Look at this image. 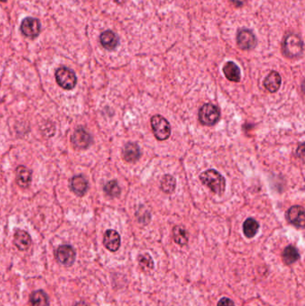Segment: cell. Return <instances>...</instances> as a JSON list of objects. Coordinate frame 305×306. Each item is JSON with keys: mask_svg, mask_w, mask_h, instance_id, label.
<instances>
[{"mask_svg": "<svg viewBox=\"0 0 305 306\" xmlns=\"http://www.w3.org/2000/svg\"><path fill=\"white\" fill-rule=\"evenodd\" d=\"M104 191L110 197H117L121 194V189L117 182L109 181L104 186Z\"/></svg>", "mask_w": 305, "mask_h": 306, "instance_id": "obj_24", "label": "cell"}, {"mask_svg": "<svg viewBox=\"0 0 305 306\" xmlns=\"http://www.w3.org/2000/svg\"><path fill=\"white\" fill-rule=\"evenodd\" d=\"M14 243L20 251H26L32 244L30 235L23 230H16L14 233Z\"/></svg>", "mask_w": 305, "mask_h": 306, "instance_id": "obj_14", "label": "cell"}, {"mask_svg": "<svg viewBox=\"0 0 305 306\" xmlns=\"http://www.w3.org/2000/svg\"><path fill=\"white\" fill-rule=\"evenodd\" d=\"M123 157L127 162H136L141 158V150L138 145L134 143L125 144L123 150Z\"/></svg>", "mask_w": 305, "mask_h": 306, "instance_id": "obj_13", "label": "cell"}, {"mask_svg": "<svg viewBox=\"0 0 305 306\" xmlns=\"http://www.w3.org/2000/svg\"><path fill=\"white\" fill-rule=\"evenodd\" d=\"M259 223L254 218H247L244 223V233L245 237L253 238L259 230Z\"/></svg>", "mask_w": 305, "mask_h": 306, "instance_id": "obj_21", "label": "cell"}, {"mask_svg": "<svg viewBox=\"0 0 305 306\" xmlns=\"http://www.w3.org/2000/svg\"><path fill=\"white\" fill-rule=\"evenodd\" d=\"M231 1L236 6H242L246 2V0H231Z\"/></svg>", "mask_w": 305, "mask_h": 306, "instance_id": "obj_27", "label": "cell"}, {"mask_svg": "<svg viewBox=\"0 0 305 306\" xmlns=\"http://www.w3.org/2000/svg\"><path fill=\"white\" fill-rule=\"evenodd\" d=\"M174 240L180 246H185L188 243V235L185 228L181 226H176L173 230Z\"/></svg>", "mask_w": 305, "mask_h": 306, "instance_id": "obj_22", "label": "cell"}, {"mask_svg": "<svg viewBox=\"0 0 305 306\" xmlns=\"http://www.w3.org/2000/svg\"><path fill=\"white\" fill-rule=\"evenodd\" d=\"M0 1H2V2H5L6 0H0Z\"/></svg>", "mask_w": 305, "mask_h": 306, "instance_id": "obj_30", "label": "cell"}, {"mask_svg": "<svg viewBox=\"0 0 305 306\" xmlns=\"http://www.w3.org/2000/svg\"><path fill=\"white\" fill-rule=\"evenodd\" d=\"M100 40H101L102 47L107 51L115 50L119 43V38L117 37L116 33L109 30L103 32Z\"/></svg>", "mask_w": 305, "mask_h": 306, "instance_id": "obj_12", "label": "cell"}, {"mask_svg": "<svg viewBox=\"0 0 305 306\" xmlns=\"http://www.w3.org/2000/svg\"><path fill=\"white\" fill-rule=\"evenodd\" d=\"M217 306H235V304H234V302L232 301L231 299L224 297V298H222L221 300H219Z\"/></svg>", "mask_w": 305, "mask_h": 306, "instance_id": "obj_26", "label": "cell"}, {"mask_svg": "<svg viewBox=\"0 0 305 306\" xmlns=\"http://www.w3.org/2000/svg\"><path fill=\"white\" fill-rule=\"evenodd\" d=\"M139 263L142 268L145 269H152L153 261L152 257L149 255H143L139 256Z\"/></svg>", "mask_w": 305, "mask_h": 306, "instance_id": "obj_25", "label": "cell"}, {"mask_svg": "<svg viewBox=\"0 0 305 306\" xmlns=\"http://www.w3.org/2000/svg\"><path fill=\"white\" fill-rule=\"evenodd\" d=\"M219 118H220V111L217 106L210 103H207L201 107L199 111V120L203 125L208 126L216 125Z\"/></svg>", "mask_w": 305, "mask_h": 306, "instance_id": "obj_3", "label": "cell"}, {"mask_svg": "<svg viewBox=\"0 0 305 306\" xmlns=\"http://www.w3.org/2000/svg\"><path fill=\"white\" fill-rule=\"evenodd\" d=\"M201 181L204 186L208 187L213 193L222 195L226 189V179L220 173L214 169H208L200 176Z\"/></svg>", "mask_w": 305, "mask_h": 306, "instance_id": "obj_1", "label": "cell"}, {"mask_svg": "<svg viewBox=\"0 0 305 306\" xmlns=\"http://www.w3.org/2000/svg\"><path fill=\"white\" fill-rule=\"evenodd\" d=\"M281 76L276 71H272L264 80V86L269 93H276L281 85Z\"/></svg>", "mask_w": 305, "mask_h": 306, "instance_id": "obj_15", "label": "cell"}, {"mask_svg": "<svg viewBox=\"0 0 305 306\" xmlns=\"http://www.w3.org/2000/svg\"><path fill=\"white\" fill-rule=\"evenodd\" d=\"M87 306V305H86V304H85V303H84V302H78V303H77V304H76V305H75V306Z\"/></svg>", "mask_w": 305, "mask_h": 306, "instance_id": "obj_28", "label": "cell"}, {"mask_svg": "<svg viewBox=\"0 0 305 306\" xmlns=\"http://www.w3.org/2000/svg\"><path fill=\"white\" fill-rule=\"evenodd\" d=\"M237 45L243 51H249L253 50L256 46L257 40L255 37L254 34L247 29H243L239 31V33L237 34Z\"/></svg>", "mask_w": 305, "mask_h": 306, "instance_id": "obj_7", "label": "cell"}, {"mask_svg": "<svg viewBox=\"0 0 305 306\" xmlns=\"http://www.w3.org/2000/svg\"><path fill=\"white\" fill-rule=\"evenodd\" d=\"M71 186H72V190L74 191L75 195L83 196L87 192L88 182L84 176L79 175V176L73 177L72 182H71Z\"/></svg>", "mask_w": 305, "mask_h": 306, "instance_id": "obj_18", "label": "cell"}, {"mask_svg": "<svg viewBox=\"0 0 305 306\" xmlns=\"http://www.w3.org/2000/svg\"><path fill=\"white\" fill-rule=\"evenodd\" d=\"M55 80L58 85L65 90L74 89L77 83V78L74 71L67 67H60L56 70Z\"/></svg>", "mask_w": 305, "mask_h": 306, "instance_id": "obj_5", "label": "cell"}, {"mask_svg": "<svg viewBox=\"0 0 305 306\" xmlns=\"http://www.w3.org/2000/svg\"><path fill=\"white\" fill-rule=\"evenodd\" d=\"M72 143L75 148L87 149L93 143V139L87 131L80 128L78 130L75 131L72 136Z\"/></svg>", "mask_w": 305, "mask_h": 306, "instance_id": "obj_9", "label": "cell"}, {"mask_svg": "<svg viewBox=\"0 0 305 306\" xmlns=\"http://www.w3.org/2000/svg\"><path fill=\"white\" fill-rule=\"evenodd\" d=\"M42 25L40 21L33 17H27L23 19L21 23V32L24 36L28 38L37 37L41 33Z\"/></svg>", "mask_w": 305, "mask_h": 306, "instance_id": "obj_8", "label": "cell"}, {"mask_svg": "<svg viewBox=\"0 0 305 306\" xmlns=\"http://www.w3.org/2000/svg\"><path fill=\"white\" fill-rule=\"evenodd\" d=\"M299 258H300L299 252L295 246H288L285 248V250L283 251V261L286 264H292L296 262V260H299Z\"/></svg>", "mask_w": 305, "mask_h": 306, "instance_id": "obj_20", "label": "cell"}, {"mask_svg": "<svg viewBox=\"0 0 305 306\" xmlns=\"http://www.w3.org/2000/svg\"><path fill=\"white\" fill-rule=\"evenodd\" d=\"M103 244L107 250L116 252L120 247L121 239L119 234L115 230H106L104 235Z\"/></svg>", "mask_w": 305, "mask_h": 306, "instance_id": "obj_11", "label": "cell"}, {"mask_svg": "<svg viewBox=\"0 0 305 306\" xmlns=\"http://www.w3.org/2000/svg\"><path fill=\"white\" fill-rule=\"evenodd\" d=\"M30 304L32 306H50V300L46 293L37 290L30 295Z\"/></svg>", "mask_w": 305, "mask_h": 306, "instance_id": "obj_19", "label": "cell"}, {"mask_svg": "<svg viewBox=\"0 0 305 306\" xmlns=\"http://www.w3.org/2000/svg\"><path fill=\"white\" fill-rule=\"evenodd\" d=\"M152 126L154 135L158 141H165L169 138L171 134V127L165 117L159 115L152 116Z\"/></svg>", "mask_w": 305, "mask_h": 306, "instance_id": "obj_4", "label": "cell"}, {"mask_svg": "<svg viewBox=\"0 0 305 306\" xmlns=\"http://www.w3.org/2000/svg\"><path fill=\"white\" fill-rule=\"evenodd\" d=\"M287 220L294 226L304 227L305 226V209L301 206H293L288 209L287 214Z\"/></svg>", "mask_w": 305, "mask_h": 306, "instance_id": "obj_10", "label": "cell"}, {"mask_svg": "<svg viewBox=\"0 0 305 306\" xmlns=\"http://www.w3.org/2000/svg\"><path fill=\"white\" fill-rule=\"evenodd\" d=\"M283 54L289 58H296L303 55L304 42L297 34H289L284 39Z\"/></svg>", "mask_w": 305, "mask_h": 306, "instance_id": "obj_2", "label": "cell"}, {"mask_svg": "<svg viewBox=\"0 0 305 306\" xmlns=\"http://www.w3.org/2000/svg\"><path fill=\"white\" fill-rule=\"evenodd\" d=\"M223 72L225 76L227 79L231 82L238 83L241 80V71L240 68L238 67V65H236V63L229 61L227 62L226 65L223 67Z\"/></svg>", "mask_w": 305, "mask_h": 306, "instance_id": "obj_16", "label": "cell"}, {"mask_svg": "<svg viewBox=\"0 0 305 306\" xmlns=\"http://www.w3.org/2000/svg\"><path fill=\"white\" fill-rule=\"evenodd\" d=\"M160 186H161L162 191L164 193L171 194L176 189V179L170 175H165L162 177Z\"/></svg>", "mask_w": 305, "mask_h": 306, "instance_id": "obj_23", "label": "cell"}, {"mask_svg": "<svg viewBox=\"0 0 305 306\" xmlns=\"http://www.w3.org/2000/svg\"><path fill=\"white\" fill-rule=\"evenodd\" d=\"M125 1V0H115V2L117 4H123Z\"/></svg>", "mask_w": 305, "mask_h": 306, "instance_id": "obj_29", "label": "cell"}, {"mask_svg": "<svg viewBox=\"0 0 305 306\" xmlns=\"http://www.w3.org/2000/svg\"><path fill=\"white\" fill-rule=\"evenodd\" d=\"M32 180V172L24 166H19L16 168V182L22 188H27Z\"/></svg>", "mask_w": 305, "mask_h": 306, "instance_id": "obj_17", "label": "cell"}, {"mask_svg": "<svg viewBox=\"0 0 305 306\" xmlns=\"http://www.w3.org/2000/svg\"><path fill=\"white\" fill-rule=\"evenodd\" d=\"M55 257L59 263L69 267L71 265L74 264L76 254L72 246L64 245L57 248V250L55 252Z\"/></svg>", "mask_w": 305, "mask_h": 306, "instance_id": "obj_6", "label": "cell"}]
</instances>
